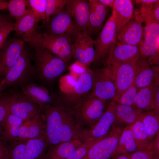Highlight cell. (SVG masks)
Listing matches in <instances>:
<instances>
[{
  "instance_id": "25",
  "label": "cell",
  "mask_w": 159,
  "mask_h": 159,
  "mask_svg": "<svg viewBox=\"0 0 159 159\" xmlns=\"http://www.w3.org/2000/svg\"><path fill=\"white\" fill-rule=\"evenodd\" d=\"M117 122L114 113L109 104L106 110L96 123L89 129V137L98 139L105 136Z\"/></svg>"
},
{
  "instance_id": "23",
  "label": "cell",
  "mask_w": 159,
  "mask_h": 159,
  "mask_svg": "<svg viewBox=\"0 0 159 159\" xmlns=\"http://www.w3.org/2000/svg\"><path fill=\"white\" fill-rule=\"evenodd\" d=\"M46 136V124L40 114L24 122L20 128L18 140L19 141Z\"/></svg>"
},
{
  "instance_id": "30",
  "label": "cell",
  "mask_w": 159,
  "mask_h": 159,
  "mask_svg": "<svg viewBox=\"0 0 159 159\" xmlns=\"http://www.w3.org/2000/svg\"><path fill=\"white\" fill-rule=\"evenodd\" d=\"M90 22L92 33L99 31L102 27L108 14L107 7L97 0H89Z\"/></svg>"
},
{
  "instance_id": "33",
  "label": "cell",
  "mask_w": 159,
  "mask_h": 159,
  "mask_svg": "<svg viewBox=\"0 0 159 159\" xmlns=\"http://www.w3.org/2000/svg\"><path fill=\"white\" fill-rule=\"evenodd\" d=\"M159 111L153 110L143 113L139 118L148 132L149 142L153 140L159 133Z\"/></svg>"
},
{
  "instance_id": "21",
  "label": "cell",
  "mask_w": 159,
  "mask_h": 159,
  "mask_svg": "<svg viewBox=\"0 0 159 159\" xmlns=\"http://www.w3.org/2000/svg\"><path fill=\"white\" fill-rule=\"evenodd\" d=\"M37 24L35 18L29 12L14 23V30L22 40L33 48L36 47L40 32L37 29Z\"/></svg>"
},
{
  "instance_id": "18",
  "label": "cell",
  "mask_w": 159,
  "mask_h": 159,
  "mask_svg": "<svg viewBox=\"0 0 159 159\" xmlns=\"http://www.w3.org/2000/svg\"><path fill=\"white\" fill-rule=\"evenodd\" d=\"M73 58L88 67L95 56L94 40L86 33H80L73 43Z\"/></svg>"
},
{
  "instance_id": "35",
  "label": "cell",
  "mask_w": 159,
  "mask_h": 159,
  "mask_svg": "<svg viewBox=\"0 0 159 159\" xmlns=\"http://www.w3.org/2000/svg\"><path fill=\"white\" fill-rule=\"evenodd\" d=\"M7 9L10 15L16 20L30 12L26 0H10L7 2Z\"/></svg>"
},
{
  "instance_id": "40",
  "label": "cell",
  "mask_w": 159,
  "mask_h": 159,
  "mask_svg": "<svg viewBox=\"0 0 159 159\" xmlns=\"http://www.w3.org/2000/svg\"><path fill=\"white\" fill-rule=\"evenodd\" d=\"M78 77L70 74L61 77L59 81L61 93H65L70 90L76 83Z\"/></svg>"
},
{
  "instance_id": "10",
  "label": "cell",
  "mask_w": 159,
  "mask_h": 159,
  "mask_svg": "<svg viewBox=\"0 0 159 159\" xmlns=\"http://www.w3.org/2000/svg\"><path fill=\"white\" fill-rule=\"evenodd\" d=\"M143 42L139 46L140 56L146 59L149 64L159 65V22L145 25L144 28Z\"/></svg>"
},
{
  "instance_id": "38",
  "label": "cell",
  "mask_w": 159,
  "mask_h": 159,
  "mask_svg": "<svg viewBox=\"0 0 159 159\" xmlns=\"http://www.w3.org/2000/svg\"><path fill=\"white\" fill-rule=\"evenodd\" d=\"M68 0H46L47 4L43 24L47 22L53 16L61 11L64 8Z\"/></svg>"
},
{
  "instance_id": "15",
  "label": "cell",
  "mask_w": 159,
  "mask_h": 159,
  "mask_svg": "<svg viewBox=\"0 0 159 159\" xmlns=\"http://www.w3.org/2000/svg\"><path fill=\"white\" fill-rule=\"evenodd\" d=\"M25 47L23 40L12 38L6 40L0 47L1 80L19 59Z\"/></svg>"
},
{
  "instance_id": "52",
  "label": "cell",
  "mask_w": 159,
  "mask_h": 159,
  "mask_svg": "<svg viewBox=\"0 0 159 159\" xmlns=\"http://www.w3.org/2000/svg\"><path fill=\"white\" fill-rule=\"evenodd\" d=\"M4 89V85L3 83L0 82V98H1L2 94V92Z\"/></svg>"
},
{
  "instance_id": "8",
  "label": "cell",
  "mask_w": 159,
  "mask_h": 159,
  "mask_svg": "<svg viewBox=\"0 0 159 159\" xmlns=\"http://www.w3.org/2000/svg\"><path fill=\"white\" fill-rule=\"evenodd\" d=\"M92 79V70L88 68L78 77L76 83L70 90L67 93H61L59 98L62 103L75 110L91 90Z\"/></svg>"
},
{
  "instance_id": "36",
  "label": "cell",
  "mask_w": 159,
  "mask_h": 159,
  "mask_svg": "<svg viewBox=\"0 0 159 159\" xmlns=\"http://www.w3.org/2000/svg\"><path fill=\"white\" fill-rule=\"evenodd\" d=\"M28 7L30 13L37 23L44 19L47 4L46 0H28Z\"/></svg>"
},
{
  "instance_id": "51",
  "label": "cell",
  "mask_w": 159,
  "mask_h": 159,
  "mask_svg": "<svg viewBox=\"0 0 159 159\" xmlns=\"http://www.w3.org/2000/svg\"><path fill=\"white\" fill-rule=\"evenodd\" d=\"M7 2L0 0V10L7 9Z\"/></svg>"
},
{
  "instance_id": "37",
  "label": "cell",
  "mask_w": 159,
  "mask_h": 159,
  "mask_svg": "<svg viewBox=\"0 0 159 159\" xmlns=\"http://www.w3.org/2000/svg\"><path fill=\"white\" fill-rule=\"evenodd\" d=\"M138 89L133 83L118 97L112 100L119 104L137 107L135 99Z\"/></svg>"
},
{
  "instance_id": "22",
  "label": "cell",
  "mask_w": 159,
  "mask_h": 159,
  "mask_svg": "<svg viewBox=\"0 0 159 159\" xmlns=\"http://www.w3.org/2000/svg\"><path fill=\"white\" fill-rule=\"evenodd\" d=\"M23 92L32 101L40 106L56 105L61 102L59 97L51 93L46 88L31 82L21 87Z\"/></svg>"
},
{
  "instance_id": "24",
  "label": "cell",
  "mask_w": 159,
  "mask_h": 159,
  "mask_svg": "<svg viewBox=\"0 0 159 159\" xmlns=\"http://www.w3.org/2000/svg\"><path fill=\"white\" fill-rule=\"evenodd\" d=\"M24 121L8 111L5 119L0 125V136L11 147L18 141L20 128Z\"/></svg>"
},
{
  "instance_id": "50",
  "label": "cell",
  "mask_w": 159,
  "mask_h": 159,
  "mask_svg": "<svg viewBox=\"0 0 159 159\" xmlns=\"http://www.w3.org/2000/svg\"><path fill=\"white\" fill-rule=\"evenodd\" d=\"M110 159H130L128 156L125 155L120 154L116 155L113 156Z\"/></svg>"
},
{
  "instance_id": "44",
  "label": "cell",
  "mask_w": 159,
  "mask_h": 159,
  "mask_svg": "<svg viewBox=\"0 0 159 159\" xmlns=\"http://www.w3.org/2000/svg\"><path fill=\"white\" fill-rule=\"evenodd\" d=\"M11 147L0 136V159H9Z\"/></svg>"
},
{
  "instance_id": "32",
  "label": "cell",
  "mask_w": 159,
  "mask_h": 159,
  "mask_svg": "<svg viewBox=\"0 0 159 159\" xmlns=\"http://www.w3.org/2000/svg\"><path fill=\"white\" fill-rule=\"evenodd\" d=\"M132 125L125 127L119 137L116 151V155L128 154L138 150L132 130Z\"/></svg>"
},
{
  "instance_id": "6",
  "label": "cell",
  "mask_w": 159,
  "mask_h": 159,
  "mask_svg": "<svg viewBox=\"0 0 159 159\" xmlns=\"http://www.w3.org/2000/svg\"><path fill=\"white\" fill-rule=\"evenodd\" d=\"M48 147L46 136L18 141L12 147L9 159H46Z\"/></svg>"
},
{
  "instance_id": "2",
  "label": "cell",
  "mask_w": 159,
  "mask_h": 159,
  "mask_svg": "<svg viewBox=\"0 0 159 159\" xmlns=\"http://www.w3.org/2000/svg\"><path fill=\"white\" fill-rule=\"evenodd\" d=\"M32 61L36 75L47 83L54 81L65 71L67 63L42 47L33 48Z\"/></svg>"
},
{
  "instance_id": "45",
  "label": "cell",
  "mask_w": 159,
  "mask_h": 159,
  "mask_svg": "<svg viewBox=\"0 0 159 159\" xmlns=\"http://www.w3.org/2000/svg\"><path fill=\"white\" fill-rule=\"evenodd\" d=\"M148 148L152 153V159H159V133L149 143Z\"/></svg>"
},
{
  "instance_id": "31",
  "label": "cell",
  "mask_w": 159,
  "mask_h": 159,
  "mask_svg": "<svg viewBox=\"0 0 159 159\" xmlns=\"http://www.w3.org/2000/svg\"><path fill=\"white\" fill-rule=\"evenodd\" d=\"M139 7L134 14L141 23L145 25L153 22H159V1L151 4H140Z\"/></svg>"
},
{
  "instance_id": "14",
  "label": "cell",
  "mask_w": 159,
  "mask_h": 159,
  "mask_svg": "<svg viewBox=\"0 0 159 159\" xmlns=\"http://www.w3.org/2000/svg\"><path fill=\"white\" fill-rule=\"evenodd\" d=\"M106 64V67L116 89L115 98L133 83L135 75V64L116 62Z\"/></svg>"
},
{
  "instance_id": "5",
  "label": "cell",
  "mask_w": 159,
  "mask_h": 159,
  "mask_svg": "<svg viewBox=\"0 0 159 159\" xmlns=\"http://www.w3.org/2000/svg\"><path fill=\"white\" fill-rule=\"evenodd\" d=\"M72 40L65 35H55L40 33L37 47H42L67 63L73 58Z\"/></svg>"
},
{
  "instance_id": "42",
  "label": "cell",
  "mask_w": 159,
  "mask_h": 159,
  "mask_svg": "<svg viewBox=\"0 0 159 159\" xmlns=\"http://www.w3.org/2000/svg\"><path fill=\"white\" fill-rule=\"evenodd\" d=\"M125 155L130 159H153L152 153L148 147L143 150H138L132 153Z\"/></svg>"
},
{
  "instance_id": "26",
  "label": "cell",
  "mask_w": 159,
  "mask_h": 159,
  "mask_svg": "<svg viewBox=\"0 0 159 159\" xmlns=\"http://www.w3.org/2000/svg\"><path fill=\"white\" fill-rule=\"evenodd\" d=\"M159 86L151 85L139 89L135 96L136 107L142 110L148 111L153 110L159 111V102L156 94Z\"/></svg>"
},
{
  "instance_id": "47",
  "label": "cell",
  "mask_w": 159,
  "mask_h": 159,
  "mask_svg": "<svg viewBox=\"0 0 159 159\" xmlns=\"http://www.w3.org/2000/svg\"><path fill=\"white\" fill-rule=\"evenodd\" d=\"M13 21L7 15L0 14V28Z\"/></svg>"
},
{
  "instance_id": "39",
  "label": "cell",
  "mask_w": 159,
  "mask_h": 159,
  "mask_svg": "<svg viewBox=\"0 0 159 159\" xmlns=\"http://www.w3.org/2000/svg\"><path fill=\"white\" fill-rule=\"evenodd\" d=\"M98 140L92 137L86 139L74 152L66 159H82L86 155L92 145Z\"/></svg>"
},
{
  "instance_id": "46",
  "label": "cell",
  "mask_w": 159,
  "mask_h": 159,
  "mask_svg": "<svg viewBox=\"0 0 159 159\" xmlns=\"http://www.w3.org/2000/svg\"><path fill=\"white\" fill-rule=\"evenodd\" d=\"M8 110L3 100L0 98V125L5 119Z\"/></svg>"
},
{
  "instance_id": "17",
  "label": "cell",
  "mask_w": 159,
  "mask_h": 159,
  "mask_svg": "<svg viewBox=\"0 0 159 159\" xmlns=\"http://www.w3.org/2000/svg\"><path fill=\"white\" fill-rule=\"evenodd\" d=\"M133 83L138 89L151 85H159V67H151L146 59L140 56L135 64Z\"/></svg>"
},
{
  "instance_id": "1",
  "label": "cell",
  "mask_w": 159,
  "mask_h": 159,
  "mask_svg": "<svg viewBox=\"0 0 159 159\" xmlns=\"http://www.w3.org/2000/svg\"><path fill=\"white\" fill-rule=\"evenodd\" d=\"M40 114L46 124L49 147L75 139L84 141L90 137L89 129L84 127L74 110L62 102L42 106Z\"/></svg>"
},
{
  "instance_id": "3",
  "label": "cell",
  "mask_w": 159,
  "mask_h": 159,
  "mask_svg": "<svg viewBox=\"0 0 159 159\" xmlns=\"http://www.w3.org/2000/svg\"><path fill=\"white\" fill-rule=\"evenodd\" d=\"M32 61V53L25 47L19 59L1 80L4 89L11 87H21L31 82L36 75Z\"/></svg>"
},
{
  "instance_id": "11",
  "label": "cell",
  "mask_w": 159,
  "mask_h": 159,
  "mask_svg": "<svg viewBox=\"0 0 159 159\" xmlns=\"http://www.w3.org/2000/svg\"><path fill=\"white\" fill-rule=\"evenodd\" d=\"M43 25L45 26L46 29L45 32L48 34L66 35L72 40H74L82 33L64 8L52 16L48 21L43 24Z\"/></svg>"
},
{
  "instance_id": "13",
  "label": "cell",
  "mask_w": 159,
  "mask_h": 159,
  "mask_svg": "<svg viewBox=\"0 0 159 159\" xmlns=\"http://www.w3.org/2000/svg\"><path fill=\"white\" fill-rule=\"evenodd\" d=\"M92 71V86L90 93L105 102L113 99L116 95V89L107 67Z\"/></svg>"
},
{
  "instance_id": "27",
  "label": "cell",
  "mask_w": 159,
  "mask_h": 159,
  "mask_svg": "<svg viewBox=\"0 0 159 159\" xmlns=\"http://www.w3.org/2000/svg\"><path fill=\"white\" fill-rule=\"evenodd\" d=\"M109 104L114 113L117 122L133 124L143 113L142 110L138 107L119 104L112 100Z\"/></svg>"
},
{
  "instance_id": "20",
  "label": "cell",
  "mask_w": 159,
  "mask_h": 159,
  "mask_svg": "<svg viewBox=\"0 0 159 159\" xmlns=\"http://www.w3.org/2000/svg\"><path fill=\"white\" fill-rule=\"evenodd\" d=\"M109 54L106 63L116 62L134 64L140 56L139 46L116 41Z\"/></svg>"
},
{
  "instance_id": "43",
  "label": "cell",
  "mask_w": 159,
  "mask_h": 159,
  "mask_svg": "<svg viewBox=\"0 0 159 159\" xmlns=\"http://www.w3.org/2000/svg\"><path fill=\"white\" fill-rule=\"evenodd\" d=\"M14 23L11 22L0 28V48L6 40L9 33L14 30Z\"/></svg>"
},
{
  "instance_id": "9",
  "label": "cell",
  "mask_w": 159,
  "mask_h": 159,
  "mask_svg": "<svg viewBox=\"0 0 159 159\" xmlns=\"http://www.w3.org/2000/svg\"><path fill=\"white\" fill-rule=\"evenodd\" d=\"M105 102L93 96L89 93L74 110L76 115L84 125L90 128L103 114Z\"/></svg>"
},
{
  "instance_id": "48",
  "label": "cell",
  "mask_w": 159,
  "mask_h": 159,
  "mask_svg": "<svg viewBox=\"0 0 159 159\" xmlns=\"http://www.w3.org/2000/svg\"><path fill=\"white\" fill-rule=\"evenodd\" d=\"M98 1L102 4L107 7H112L115 2L114 0H99Z\"/></svg>"
},
{
  "instance_id": "4",
  "label": "cell",
  "mask_w": 159,
  "mask_h": 159,
  "mask_svg": "<svg viewBox=\"0 0 159 159\" xmlns=\"http://www.w3.org/2000/svg\"><path fill=\"white\" fill-rule=\"evenodd\" d=\"M1 98L9 112L24 121L40 114L41 107L32 101L21 90L12 89L2 94Z\"/></svg>"
},
{
  "instance_id": "49",
  "label": "cell",
  "mask_w": 159,
  "mask_h": 159,
  "mask_svg": "<svg viewBox=\"0 0 159 159\" xmlns=\"http://www.w3.org/2000/svg\"><path fill=\"white\" fill-rule=\"evenodd\" d=\"M158 0H135V1L138 4H151L157 1Z\"/></svg>"
},
{
  "instance_id": "19",
  "label": "cell",
  "mask_w": 159,
  "mask_h": 159,
  "mask_svg": "<svg viewBox=\"0 0 159 159\" xmlns=\"http://www.w3.org/2000/svg\"><path fill=\"white\" fill-rule=\"evenodd\" d=\"M141 23L134 12L131 19L117 32V37L120 42L136 46H140L142 44L144 28Z\"/></svg>"
},
{
  "instance_id": "34",
  "label": "cell",
  "mask_w": 159,
  "mask_h": 159,
  "mask_svg": "<svg viewBox=\"0 0 159 159\" xmlns=\"http://www.w3.org/2000/svg\"><path fill=\"white\" fill-rule=\"evenodd\" d=\"M132 130L138 150L146 149L150 143L149 136L142 121L139 119L132 124Z\"/></svg>"
},
{
  "instance_id": "41",
  "label": "cell",
  "mask_w": 159,
  "mask_h": 159,
  "mask_svg": "<svg viewBox=\"0 0 159 159\" xmlns=\"http://www.w3.org/2000/svg\"><path fill=\"white\" fill-rule=\"evenodd\" d=\"M88 68L87 66L77 61L68 67L69 74L77 77L84 73Z\"/></svg>"
},
{
  "instance_id": "7",
  "label": "cell",
  "mask_w": 159,
  "mask_h": 159,
  "mask_svg": "<svg viewBox=\"0 0 159 159\" xmlns=\"http://www.w3.org/2000/svg\"><path fill=\"white\" fill-rule=\"evenodd\" d=\"M122 131L120 127L115 125L106 135L98 139L82 159H110L116 155Z\"/></svg>"
},
{
  "instance_id": "53",
  "label": "cell",
  "mask_w": 159,
  "mask_h": 159,
  "mask_svg": "<svg viewBox=\"0 0 159 159\" xmlns=\"http://www.w3.org/2000/svg\"></svg>"
},
{
  "instance_id": "29",
  "label": "cell",
  "mask_w": 159,
  "mask_h": 159,
  "mask_svg": "<svg viewBox=\"0 0 159 159\" xmlns=\"http://www.w3.org/2000/svg\"><path fill=\"white\" fill-rule=\"evenodd\" d=\"M84 141L75 139L48 147L46 159H66L80 147Z\"/></svg>"
},
{
  "instance_id": "16",
  "label": "cell",
  "mask_w": 159,
  "mask_h": 159,
  "mask_svg": "<svg viewBox=\"0 0 159 159\" xmlns=\"http://www.w3.org/2000/svg\"><path fill=\"white\" fill-rule=\"evenodd\" d=\"M64 8L79 30L91 36L92 31L90 22L89 1L68 0Z\"/></svg>"
},
{
  "instance_id": "28",
  "label": "cell",
  "mask_w": 159,
  "mask_h": 159,
  "mask_svg": "<svg viewBox=\"0 0 159 159\" xmlns=\"http://www.w3.org/2000/svg\"><path fill=\"white\" fill-rule=\"evenodd\" d=\"M112 11L117 32L132 17L134 14L133 3L130 0H115Z\"/></svg>"
},
{
  "instance_id": "12",
  "label": "cell",
  "mask_w": 159,
  "mask_h": 159,
  "mask_svg": "<svg viewBox=\"0 0 159 159\" xmlns=\"http://www.w3.org/2000/svg\"><path fill=\"white\" fill-rule=\"evenodd\" d=\"M117 37L116 26L112 14L105 23L97 39L94 40L93 61H99L109 54L115 44Z\"/></svg>"
}]
</instances>
